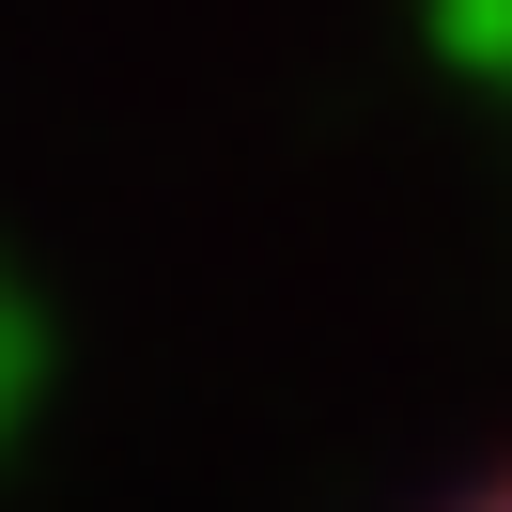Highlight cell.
<instances>
[{"label":"cell","instance_id":"cell-1","mask_svg":"<svg viewBox=\"0 0 512 512\" xmlns=\"http://www.w3.org/2000/svg\"><path fill=\"white\" fill-rule=\"evenodd\" d=\"M466 512H512V481H497V497H466Z\"/></svg>","mask_w":512,"mask_h":512}]
</instances>
